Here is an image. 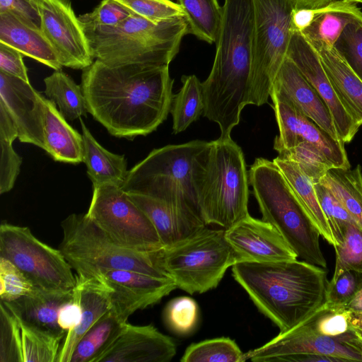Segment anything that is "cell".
<instances>
[{"label":"cell","instance_id":"6da1fadb","mask_svg":"<svg viewBox=\"0 0 362 362\" xmlns=\"http://www.w3.org/2000/svg\"><path fill=\"white\" fill-rule=\"evenodd\" d=\"M173 80L168 65L109 66L95 59L83 69L81 86L88 112L117 138L154 132L172 106Z\"/></svg>","mask_w":362,"mask_h":362},{"label":"cell","instance_id":"7a4b0ae2","mask_svg":"<svg viewBox=\"0 0 362 362\" xmlns=\"http://www.w3.org/2000/svg\"><path fill=\"white\" fill-rule=\"evenodd\" d=\"M254 24L253 0H224L214 62L202 83L204 116L230 137L248 105Z\"/></svg>","mask_w":362,"mask_h":362},{"label":"cell","instance_id":"3957f363","mask_svg":"<svg viewBox=\"0 0 362 362\" xmlns=\"http://www.w3.org/2000/svg\"><path fill=\"white\" fill-rule=\"evenodd\" d=\"M232 274L280 332L298 325L326 300L325 268L304 260L237 262Z\"/></svg>","mask_w":362,"mask_h":362},{"label":"cell","instance_id":"277c9868","mask_svg":"<svg viewBox=\"0 0 362 362\" xmlns=\"http://www.w3.org/2000/svg\"><path fill=\"white\" fill-rule=\"evenodd\" d=\"M209 144L194 140L153 149L128 170L122 189L163 202L206 225L199 207L196 179L200 156Z\"/></svg>","mask_w":362,"mask_h":362},{"label":"cell","instance_id":"5b68a950","mask_svg":"<svg viewBox=\"0 0 362 362\" xmlns=\"http://www.w3.org/2000/svg\"><path fill=\"white\" fill-rule=\"evenodd\" d=\"M82 26L94 59L109 66H169L188 34L185 17L154 23L134 13L115 26Z\"/></svg>","mask_w":362,"mask_h":362},{"label":"cell","instance_id":"8992f818","mask_svg":"<svg viewBox=\"0 0 362 362\" xmlns=\"http://www.w3.org/2000/svg\"><path fill=\"white\" fill-rule=\"evenodd\" d=\"M249 185L241 148L231 137L209 141L200 156L196 179L205 223L226 229L248 216Z\"/></svg>","mask_w":362,"mask_h":362},{"label":"cell","instance_id":"52a82bcc","mask_svg":"<svg viewBox=\"0 0 362 362\" xmlns=\"http://www.w3.org/2000/svg\"><path fill=\"white\" fill-rule=\"evenodd\" d=\"M248 175L262 220L281 233L298 257L326 268L320 234L279 167L273 160L258 158Z\"/></svg>","mask_w":362,"mask_h":362},{"label":"cell","instance_id":"ba28073f","mask_svg":"<svg viewBox=\"0 0 362 362\" xmlns=\"http://www.w3.org/2000/svg\"><path fill=\"white\" fill-rule=\"evenodd\" d=\"M61 226L63 238L59 249L76 275L98 277L107 271L126 270L170 278L160 266L158 250L137 251L115 243L86 214H71Z\"/></svg>","mask_w":362,"mask_h":362},{"label":"cell","instance_id":"9c48e42d","mask_svg":"<svg viewBox=\"0 0 362 362\" xmlns=\"http://www.w3.org/2000/svg\"><path fill=\"white\" fill-rule=\"evenodd\" d=\"M160 266L177 288L203 293L217 287L227 269L238 262L225 229L206 226L158 251Z\"/></svg>","mask_w":362,"mask_h":362},{"label":"cell","instance_id":"30bf717a","mask_svg":"<svg viewBox=\"0 0 362 362\" xmlns=\"http://www.w3.org/2000/svg\"><path fill=\"white\" fill-rule=\"evenodd\" d=\"M254 24L248 105L268 103L276 75L287 56L294 0H253Z\"/></svg>","mask_w":362,"mask_h":362},{"label":"cell","instance_id":"8fae6325","mask_svg":"<svg viewBox=\"0 0 362 362\" xmlns=\"http://www.w3.org/2000/svg\"><path fill=\"white\" fill-rule=\"evenodd\" d=\"M86 214L109 238L122 247L142 252L163 247L150 219L122 187L93 186Z\"/></svg>","mask_w":362,"mask_h":362},{"label":"cell","instance_id":"7c38bea8","mask_svg":"<svg viewBox=\"0 0 362 362\" xmlns=\"http://www.w3.org/2000/svg\"><path fill=\"white\" fill-rule=\"evenodd\" d=\"M0 257L13 262L38 288L72 291L76 285L73 269L60 250L40 241L28 227L1 224Z\"/></svg>","mask_w":362,"mask_h":362},{"label":"cell","instance_id":"4fadbf2b","mask_svg":"<svg viewBox=\"0 0 362 362\" xmlns=\"http://www.w3.org/2000/svg\"><path fill=\"white\" fill-rule=\"evenodd\" d=\"M270 98L279 127V135L274 141L275 151L279 153L300 143L308 142L318 148L334 168H351L342 141L333 139L286 95L273 87Z\"/></svg>","mask_w":362,"mask_h":362},{"label":"cell","instance_id":"5bb4252c","mask_svg":"<svg viewBox=\"0 0 362 362\" xmlns=\"http://www.w3.org/2000/svg\"><path fill=\"white\" fill-rule=\"evenodd\" d=\"M40 28L62 66L83 69L94 62L88 38L69 0H35Z\"/></svg>","mask_w":362,"mask_h":362},{"label":"cell","instance_id":"9a60e30c","mask_svg":"<svg viewBox=\"0 0 362 362\" xmlns=\"http://www.w3.org/2000/svg\"><path fill=\"white\" fill-rule=\"evenodd\" d=\"M0 362H57L64 337L37 328L0 304Z\"/></svg>","mask_w":362,"mask_h":362},{"label":"cell","instance_id":"2e32d148","mask_svg":"<svg viewBox=\"0 0 362 362\" xmlns=\"http://www.w3.org/2000/svg\"><path fill=\"white\" fill-rule=\"evenodd\" d=\"M286 57L294 63L326 103L340 140L344 144L351 142L360 125L337 98L318 53L298 30H292Z\"/></svg>","mask_w":362,"mask_h":362},{"label":"cell","instance_id":"e0dca14e","mask_svg":"<svg viewBox=\"0 0 362 362\" xmlns=\"http://www.w3.org/2000/svg\"><path fill=\"white\" fill-rule=\"evenodd\" d=\"M238 262H274L298 258L281 233L270 223L245 218L225 229Z\"/></svg>","mask_w":362,"mask_h":362},{"label":"cell","instance_id":"ac0fdd59","mask_svg":"<svg viewBox=\"0 0 362 362\" xmlns=\"http://www.w3.org/2000/svg\"><path fill=\"white\" fill-rule=\"evenodd\" d=\"M310 354L326 355L345 361L362 362V356L337 339L321 335L301 322L259 348L245 354V361L271 362L279 356Z\"/></svg>","mask_w":362,"mask_h":362},{"label":"cell","instance_id":"d6986e66","mask_svg":"<svg viewBox=\"0 0 362 362\" xmlns=\"http://www.w3.org/2000/svg\"><path fill=\"white\" fill-rule=\"evenodd\" d=\"M101 278L110 288L112 308L126 319L158 303L177 288L173 279L126 270H111Z\"/></svg>","mask_w":362,"mask_h":362},{"label":"cell","instance_id":"ffe728a7","mask_svg":"<svg viewBox=\"0 0 362 362\" xmlns=\"http://www.w3.org/2000/svg\"><path fill=\"white\" fill-rule=\"evenodd\" d=\"M43 97L30 83L0 71V103L15 122L18 139L45 150Z\"/></svg>","mask_w":362,"mask_h":362},{"label":"cell","instance_id":"44dd1931","mask_svg":"<svg viewBox=\"0 0 362 362\" xmlns=\"http://www.w3.org/2000/svg\"><path fill=\"white\" fill-rule=\"evenodd\" d=\"M176 354L173 339L153 325L124 324L110 346L95 362H169Z\"/></svg>","mask_w":362,"mask_h":362},{"label":"cell","instance_id":"7402d4cb","mask_svg":"<svg viewBox=\"0 0 362 362\" xmlns=\"http://www.w3.org/2000/svg\"><path fill=\"white\" fill-rule=\"evenodd\" d=\"M272 87L286 95L333 139L340 140L326 103L287 57L276 75Z\"/></svg>","mask_w":362,"mask_h":362},{"label":"cell","instance_id":"603a6c76","mask_svg":"<svg viewBox=\"0 0 362 362\" xmlns=\"http://www.w3.org/2000/svg\"><path fill=\"white\" fill-rule=\"evenodd\" d=\"M73 289L82 310L79 325L66 333L61 345L57 362H70L73 351L86 332L112 308L110 288L101 278L76 274Z\"/></svg>","mask_w":362,"mask_h":362},{"label":"cell","instance_id":"cb8c5ba5","mask_svg":"<svg viewBox=\"0 0 362 362\" xmlns=\"http://www.w3.org/2000/svg\"><path fill=\"white\" fill-rule=\"evenodd\" d=\"M0 42L54 70L62 67L40 27L13 13H0Z\"/></svg>","mask_w":362,"mask_h":362},{"label":"cell","instance_id":"d4e9b609","mask_svg":"<svg viewBox=\"0 0 362 362\" xmlns=\"http://www.w3.org/2000/svg\"><path fill=\"white\" fill-rule=\"evenodd\" d=\"M73 299L72 291L37 288L30 293L4 304L25 322L45 331L65 337L66 332L58 324L61 308Z\"/></svg>","mask_w":362,"mask_h":362},{"label":"cell","instance_id":"484cf974","mask_svg":"<svg viewBox=\"0 0 362 362\" xmlns=\"http://www.w3.org/2000/svg\"><path fill=\"white\" fill-rule=\"evenodd\" d=\"M45 151L56 161L78 164L83 160V139L57 109L43 97Z\"/></svg>","mask_w":362,"mask_h":362},{"label":"cell","instance_id":"4316f807","mask_svg":"<svg viewBox=\"0 0 362 362\" xmlns=\"http://www.w3.org/2000/svg\"><path fill=\"white\" fill-rule=\"evenodd\" d=\"M318 53L336 95L348 113L362 125V81L333 47L311 45Z\"/></svg>","mask_w":362,"mask_h":362},{"label":"cell","instance_id":"83f0119b","mask_svg":"<svg viewBox=\"0 0 362 362\" xmlns=\"http://www.w3.org/2000/svg\"><path fill=\"white\" fill-rule=\"evenodd\" d=\"M128 194L150 219L163 247L171 246L206 226L190 219L163 202L141 194Z\"/></svg>","mask_w":362,"mask_h":362},{"label":"cell","instance_id":"f1b7e54d","mask_svg":"<svg viewBox=\"0 0 362 362\" xmlns=\"http://www.w3.org/2000/svg\"><path fill=\"white\" fill-rule=\"evenodd\" d=\"M359 20H362V11L355 3L334 0L315 9L312 21L300 33L310 45L333 47L345 27Z\"/></svg>","mask_w":362,"mask_h":362},{"label":"cell","instance_id":"f546056e","mask_svg":"<svg viewBox=\"0 0 362 362\" xmlns=\"http://www.w3.org/2000/svg\"><path fill=\"white\" fill-rule=\"evenodd\" d=\"M83 139V160L93 186L112 185L121 187L128 173L124 155L113 153L102 146L80 117Z\"/></svg>","mask_w":362,"mask_h":362},{"label":"cell","instance_id":"4dcf8cb0","mask_svg":"<svg viewBox=\"0 0 362 362\" xmlns=\"http://www.w3.org/2000/svg\"><path fill=\"white\" fill-rule=\"evenodd\" d=\"M273 161L307 210L320 235L333 247L337 246V243L320 206L313 181L296 163L278 156Z\"/></svg>","mask_w":362,"mask_h":362},{"label":"cell","instance_id":"1f68e13d","mask_svg":"<svg viewBox=\"0 0 362 362\" xmlns=\"http://www.w3.org/2000/svg\"><path fill=\"white\" fill-rule=\"evenodd\" d=\"M127 319L111 308L81 338L70 362H95L121 333Z\"/></svg>","mask_w":362,"mask_h":362},{"label":"cell","instance_id":"d6a6232c","mask_svg":"<svg viewBox=\"0 0 362 362\" xmlns=\"http://www.w3.org/2000/svg\"><path fill=\"white\" fill-rule=\"evenodd\" d=\"M339 201L354 220L362 228V168L329 169L319 182Z\"/></svg>","mask_w":362,"mask_h":362},{"label":"cell","instance_id":"836d02e7","mask_svg":"<svg viewBox=\"0 0 362 362\" xmlns=\"http://www.w3.org/2000/svg\"><path fill=\"white\" fill-rule=\"evenodd\" d=\"M45 93L58 106L59 112L69 121L86 116V99L81 85L78 86L67 74L55 70L44 79Z\"/></svg>","mask_w":362,"mask_h":362},{"label":"cell","instance_id":"e575fe53","mask_svg":"<svg viewBox=\"0 0 362 362\" xmlns=\"http://www.w3.org/2000/svg\"><path fill=\"white\" fill-rule=\"evenodd\" d=\"M185 13L188 33L209 44L216 42L223 17L218 0H177Z\"/></svg>","mask_w":362,"mask_h":362},{"label":"cell","instance_id":"d590c367","mask_svg":"<svg viewBox=\"0 0 362 362\" xmlns=\"http://www.w3.org/2000/svg\"><path fill=\"white\" fill-rule=\"evenodd\" d=\"M182 86L173 95L170 113L174 134L185 131L204 113L202 83L195 75L182 76Z\"/></svg>","mask_w":362,"mask_h":362},{"label":"cell","instance_id":"8d00e7d4","mask_svg":"<svg viewBox=\"0 0 362 362\" xmlns=\"http://www.w3.org/2000/svg\"><path fill=\"white\" fill-rule=\"evenodd\" d=\"M360 317L345 306L330 307L324 303L303 322L321 335L335 338L355 330Z\"/></svg>","mask_w":362,"mask_h":362},{"label":"cell","instance_id":"74e56055","mask_svg":"<svg viewBox=\"0 0 362 362\" xmlns=\"http://www.w3.org/2000/svg\"><path fill=\"white\" fill-rule=\"evenodd\" d=\"M182 362H243L245 354L228 337L206 339L191 344L180 358Z\"/></svg>","mask_w":362,"mask_h":362},{"label":"cell","instance_id":"f35d334b","mask_svg":"<svg viewBox=\"0 0 362 362\" xmlns=\"http://www.w3.org/2000/svg\"><path fill=\"white\" fill-rule=\"evenodd\" d=\"M278 153V157L296 163L314 185L319 183L329 169L334 168L318 148L308 142L300 143Z\"/></svg>","mask_w":362,"mask_h":362},{"label":"cell","instance_id":"ab89813d","mask_svg":"<svg viewBox=\"0 0 362 362\" xmlns=\"http://www.w3.org/2000/svg\"><path fill=\"white\" fill-rule=\"evenodd\" d=\"M342 238V243L334 247L336 263L331 282L349 270L362 272V228L352 221L346 225Z\"/></svg>","mask_w":362,"mask_h":362},{"label":"cell","instance_id":"60d3db41","mask_svg":"<svg viewBox=\"0 0 362 362\" xmlns=\"http://www.w3.org/2000/svg\"><path fill=\"white\" fill-rule=\"evenodd\" d=\"M163 318L168 329L174 333L188 334L194 329L198 322V305L188 296L176 297L166 305Z\"/></svg>","mask_w":362,"mask_h":362},{"label":"cell","instance_id":"b9f144b4","mask_svg":"<svg viewBox=\"0 0 362 362\" xmlns=\"http://www.w3.org/2000/svg\"><path fill=\"white\" fill-rule=\"evenodd\" d=\"M334 47L362 81V20L348 24Z\"/></svg>","mask_w":362,"mask_h":362},{"label":"cell","instance_id":"7bdbcfd3","mask_svg":"<svg viewBox=\"0 0 362 362\" xmlns=\"http://www.w3.org/2000/svg\"><path fill=\"white\" fill-rule=\"evenodd\" d=\"M37 287L13 262L0 257L1 300L11 302L28 295Z\"/></svg>","mask_w":362,"mask_h":362},{"label":"cell","instance_id":"ee69618b","mask_svg":"<svg viewBox=\"0 0 362 362\" xmlns=\"http://www.w3.org/2000/svg\"><path fill=\"white\" fill-rule=\"evenodd\" d=\"M154 23L185 17L182 7L171 0H115Z\"/></svg>","mask_w":362,"mask_h":362},{"label":"cell","instance_id":"f6af8a7d","mask_svg":"<svg viewBox=\"0 0 362 362\" xmlns=\"http://www.w3.org/2000/svg\"><path fill=\"white\" fill-rule=\"evenodd\" d=\"M314 186L320 206L329 223L338 245L342 243V234L346 225L354 220L326 187L320 183H317Z\"/></svg>","mask_w":362,"mask_h":362},{"label":"cell","instance_id":"bcb514c9","mask_svg":"<svg viewBox=\"0 0 362 362\" xmlns=\"http://www.w3.org/2000/svg\"><path fill=\"white\" fill-rule=\"evenodd\" d=\"M361 288L362 272H344L334 281H328L325 303L330 307H344Z\"/></svg>","mask_w":362,"mask_h":362},{"label":"cell","instance_id":"7dc6e473","mask_svg":"<svg viewBox=\"0 0 362 362\" xmlns=\"http://www.w3.org/2000/svg\"><path fill=\"white\" fill-rule=\"evenodd\" d=\"M133 12L115 0H103L92 12L79 16L82 25L115 26Z\"/></svg>","mask_w":362,"mask_h":362},{"label":"cell","instance_id":"c3c4849f","mask_svg":"<svg viewBox=\"0 0 362 362\" xmlns=\"http://www.w3.org/2000/svg\"><path fill=\"white\" fill-rule=\"evenodd\" d=\"M13 141L0 139V194L9 192L20 173L23 158L13 148Z\"/></svg>","mask_w":362,"mask_h":362},{"label":"cell","instance_id":"681fc988","mask_svg":"<svg viewBox=\"0 0 362 362\" xmlns=\"http://www.w3.org/2000/svg\"><path fill=\"white\" fill-rule=\"evenodd\" d=\"M22 53L0 42V71L30 83Z\"/></svg>","mask_w":362,"mask_h":362},{"label":"cell","instance_id":"f907efd6","mask_svg":"<svg viewBox=\"0 0 362 362\" xmlns=\"http://www.w3.org/2000/svg\"><path fill=\"white\" fill-rule=\"evenodd\" d=\"M13 13L40 27L35 0H0V13Z\"/></svg>","mask_w":362,"mask_h":362},{"label":"cell","instance_id":"816d5d0a","mask_svg":"<svg viewBox=\"0 0 362 362\" xmlns=\"http://www.w3.org/2000/svg\"><path fill=\"white\" fill-rule=\"evenodd\" d=\"M81 317V305L77 297L73 293V299L65 303L59 312L58 324L67 333L79 325Z\"/></svg>","mask_w":362,"mask_h":362},{"label":"cell","instance_id":"f5cc1de1","mask_svg":"<svg viewBox=\"0 0 362 362\" xmlns=\"http://www.w3.org/2000/svg\"><path fill=\"white\" fill-rule=\"evenodd\" d=\"M18 137V132L16 124L11 115L0 103V139L13 141Z\"/></svg>","mask_w":362,"mask_h":362},{"label":"cell","instance_id":"db71d44e","mask_svg":"<svg viewBox=\"0 0 362 362\" xmlns=\"http://www.w3.org/2000/svg\"><path fill=\"white\" fill-rule=\"evenodd\" d=\"M344 362L343 359L326 355L300 354L273 358L271 362Z\"/></svg>","mask_w":362,"mask_h":362},{"label":"cell","instance_id":"11a10c76","mask_svg":"<svg viewBox=\"0 0 362 362\" xmlns=\"http://www.w3.org/2000/svg\"><path fill=\"white\" fill-rule=\"evenodd\" d=\"M315 9L296 8L292 17L293 29L298 31L303 30L312 21Z\"/></svg>","mask_w":362,"mask_h":362},{"label":"cell","instance_id":"9f6ffc18","mask_svg":"<svg viewBox=\"0 0 362 362\" xmlns=\"http://www.w3.org/2000/svg\"><path fill=\"white\" fill-rule=\"evenodd\" d=\"M341 343L353 349L362 356V337L355 330L335 337Z\"/></svg>","mask_w":362,"mask_h":362},{"label":"cell","instance_id":"6f0895ef","mask_svg":"<svg viewBox=\"0 0 362 362\" xmlns=\"http://www.w3.org/2000/svg\"><path fill=\"white\" fill-rule=\"evenodd\" d=\"M297 8L317 9L324 7L334 0H294Z\"/></svg>","mask_w":362,"mask_h":362},{"label":"cell","instance_id":"680465c9","mask_svg":"<svg viewBox=\"0 0 362 362\" xmlns=\"http://www.w3.org/2000/svg\"><path fill=\"white\" fill-rule=\"evenodd\" d=\"M355 314L362 316V288L345 305Z\"/></svg>","mask_w":362,"mask_h":362},{"label":"cell","instance_id":"91938a15","mask_svg":"<svg viewBox=\"0 0 362 362\" xmlns=\"http://www.w3.org/2000/svg\"><path fill=\"white\" fill-rule=\"evenodd\" d=\"M355 331L362 337V317L358 321Z\"/></svg>","mask_w":362,"mask_h":362},{"label":"cell","instance_id":"94428289","mask_svg":"<svg viewBox=\"0 0 362 362\" xmlns=\"http://www.w3.org/2000/svg\"><path fill=\"white\" fill-rule=\"evenodd\" d=\"M346 1L351 3H362V0H346Z\"/></svg>","mask_w":362,"mask_h":362}]
</instances>
